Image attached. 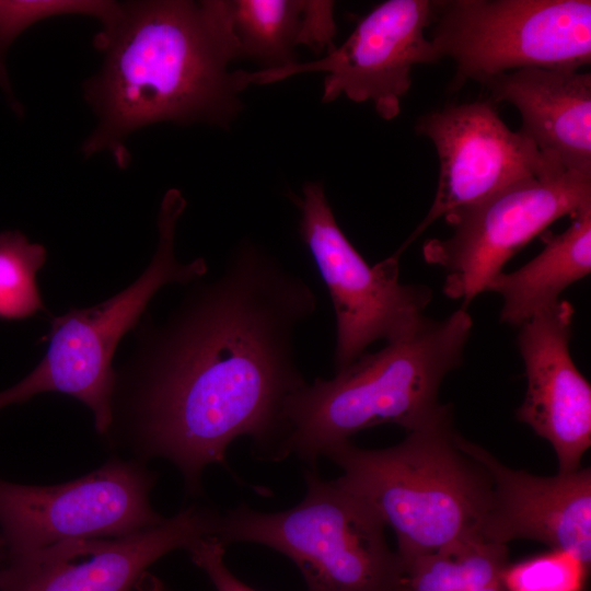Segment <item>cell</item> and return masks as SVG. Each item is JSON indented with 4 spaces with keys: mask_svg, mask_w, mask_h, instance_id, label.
Instances as JSON below:
<instances>
[{
    "mask_svg": "<svg viewBox=\"0 0 591 591\" xmlns=\"http://www.w3.org/2000/svg\"><path fill=\"white\" fill-rule=\"evenodd\" d=\"M162 323L139 322L138 345L115 390L144 455L171 461L189 494L230 444L252 440L277 462L286 409L308 382L297 363V329L316 312L306 281L259 245L241 242L222 271L199 278Z\"/></svg>",
    "mask_w": 591,
    "mask_h": 591,
    "instance_id": "6da1fadb",
    "label": "cell"
},
{
    "mask_svg": "<svg viewBox=\"0 0 591 591\" xmlns=\"http://www.w3.org/2000/svg\"><path fill=\"white\" fill-rule=\"evenodd\" d=\"M94 46L104 61L83 84L99 119L85 157L107 151L126 169L134 131L160 121L228 127L242 109L244 90L229 70L239 50L228 0L119 3Z\"/></svg>",
    "mask_w": 591,
    "mask_h": 591,
    "instance_id": "7a4b0ae2",
    "label": "cell"
},
{
    "mask_svg": "<svg viewBox=\"0 0 591 591\" xmlns=\"http://www.w3.org/2000/svg\"><path fill=\"white\" fill-rule=\"evenodd\" d=\"M473 328L465 309L442 320L425 316L402 338L358 357L329 379L316 378L290 398L280 461L294 455L314 466L333 447L382 424L407 432L442 415L444 378L463 363Z\"/></svg>",
    "mask_w": 591,
    "mask_h": 591,
    "instance_id": "3957f363",
    "label": "cell"
},
{
    "mask_svg": "<svg viewBox=\"0 0 591 591\" xmlns=\"http://www.w3.org/2000/svg\"><path fill=\"white\" fill-rule=\"evenodd\" d=\"M456 433L450 406L396 445L371 450L346 441L324 455L343 471L339 483L394 531L403 564L485 541L490 477L459 448Z\"/></svg>",
    "mask_w": 591,
    "mask_h": 591,
    "instance_id": "277c9868",
    "label": "cell"
},
{
    "mask_svg": "<svg viewBox=\"0 0 591 591\" xmlns=\"http://www.w3.org/2000/svg\"><path fill=\"white\" fill-rule=\"evenodd\" d=\"M305 494L296 506L260 512L237 506L220 517L217 537L254 543L285 555L306 591H406L404 564L376 514L338 479L304 471Z\"/></svg>",
    "mask_w": 591,
    "mask_h": 591,
    "instance_id": "5b68a950",
    "label": "cell"
},
{
    "mask_svg": "<svg viewBox=\"0 0 591 591\" xmlns=\"http://www.w3.org/2000/svg\"><path fill=\"white\" fill-rule=\"evenodd\" d=\"M185 208L181 190L165 193L157 219L158 245L143 273L112 298L54 317L44 357L25 378L0 392V409L40 393H62L90 408L99 433L109 431L116 385L112 364L121 338L137 326L162 287L186 286L208 270L204 258L181 263L175 255L176 227Z\"/></svg>",
    "mask_w": 591,
    "mask_h": 591,
    "instance_id": "8992f818",
    "label": "cell"
},
{
    "mask_svg": "<svg viewBox=\"0 0 591 591\" xmlns=\"http://www.w3.org/2000/svg\"><path fill=\"white\" fill-rule=\"evenodd\" d=\"M431 42L456 66L452 90L524 68L591 62L590 0H433Z\"/></svg>",
    "mask_w": 591,
    "mask_h": 591,
    "instance_id": "52a82bcc",
    "label": "cell"
},
{
    "mask_svg": "<svg viewBox=\"0 0 591 591\" xmlns=\"http://www.w3.org/2000/svg\"><path fill=\"white\" fill-rule=\"evenodd\" d=\"M299 233L324 282L336 318L335 372L378 340L410 333L426 316L432 291L399 281V255L371 266L338 225L323 184L308 182L297 199Z\"/></svg>",
    "mask_w": 591,
    "mask_h": 591,
    "instance_id": "ba28073f",
    "label": "cell"
},
{
    "mask_svg": "<svg viewBox=\"0 0 591 591\" xmlns=\"http://www.w3.org/2000/svg\"><path fill=\"white\" fill-rule=\"evenodd\" d=\"M589 205L591 177L563 170L529 178L444 218L453 233L427 240L422 256L444 270L443 293L465 309L533 237Z\"/></svg>",
    "mask_w": 591,
    "mask_h": 591,
    "instance_id": "9c48e42d",
    "label": "cell"
},
{
    "mask_svg": "<svg viewBox=\"0 0 591 591\" xmlns=\"http://www.w3.org/2000/svg\"><path fill=\"white\" fill-rule=\"evenodd\" d=\"M155 477L142 464L113 460L72 482L28 486L0 479L2 542L14 557L83 538H114L161 523L150 505Z\"/></svg>",
    "mask_w": 591,
    "mask_h": 591,
    "instance_id": "30bf717a",
    "label": "cell"
},
{
    "mask_svg": "<svg viewBox=\"0 0 591 591\" xmlns=\"http://www.w3.org/2000/svg\"><path fill=\"white\" fill-rule=\"evenodd\" d=\"M432 0H389L376 5L339 46L313 61L278 69L239 70L245 90L252 84L274 83L294 74L325 72L322 102L344 95L371 102L381 118L401 112L402 99L412 85L416 65L434 63L440 57L425 31L431 25Z\"/></svg>",
    "mask_w": 591,
    "mask_h": 591,
    "instance_id": "8fae6325",
    "label": "cell"
},
{
    "mask_svg": "<svg viewBox=\"0 0 591 591\" xmlns=\"http://www.w3.org/2000/svg\"><path fill=\"white\" fill-rule=\"evenodd\" d=\"M415 130L433 143L439 176L432 205L395 252L399 256L436 220L522 181L564 170L522 134L511 130L490 100L431 111L418 118Z\"/></svg>",
    "mask_w": 591,
    "mask_h": 591,
    "instance_id": "7c38bea8",
    "label": "cell"
},
{
    "mask_svg": "<svg viewBox=\"0 0 591 591\" xmlns=\"http://www.w3.org/2000/svg\"><path fill=\"white\" fill-rule=\"evenodd\" d=\"M220 515L194 505L130 535L70 540L10 557L0 591H131L162 556L217 536Z\"/></svg>",
    "mask_w": 591,
    "mask_h": 591,
    "instance_id": "4fadbf2b",
    "label": "cell"
},
{
    "mask_svg": "<svg viewBox=\"0 0 591 591\" xmlns=\"http://www.w3.org/2000/svg\"><path fill=\"white\" fill-rule=\"evenodd\" d=\"M573 316L561 299L518 326L517 335L526 391L515 417L552 444L558 473L580 468L591 445V386L570 354Z\"/></svg>",
    "mask_w": 591,
    "mask_h": 591,
    "instance_id": "5bb4252c",
    "label": "cell"
},
{
    "mask_svg": "<svg viewBox=\"0 0 591 591\" xmlns=\"http://www.w3.org/2000/svg\"><path fill=\"white\" fill-rule=\"evenodd\" d=\"M459 448L479 463L491 482L489 510L483 529L487 542L529 540L591 561V471L578 468L536 476L500 463L459 432Z\"/></svg>",
    "mask_w": 591,
    "mask_h": 591,
    "instance_id": "9a60e30c",
    "label": "cell"
},
{
    "mask_svg": "<svg viewBox=\"0 0 591 591\" xmlns=\"http://www.w3.org/2000/svg\"><path fill=\"white\" fill-rule=\"evenodd\" d=\"M494 103L512 104L519 130L564 170L591 177V74L578 70L524 68L480 83Z\"/></svg>",
    "mask_w": 591,
    "mask_h": 591,
    "instance_id": "2e32d148",
    "label": "cell"
},
{
    "mask_svg": "<svg viewBox=\"0 0 591 591\" xmlns=\"http://www.w3.org/2000/svg\"><path fill=\"white\" fill-rule=\"evenodd\" d=\"M230 9L239 57L259 63L260 69L298 62L299 45L315 53L335 47L333 1L234 0Z\"/></svg>",
    "mask_w": 591,
    "mask_h": 591,
    "instance_id": "e0dca14e",
    "label": "cell"
},
{
    "mask_svg": "<svg viewBox=\"0 0 591 591\" xmlns=\"http://www.w3.org/2000/svg\"><path fill=\"white\" fill-rule=\"evenodd\" d=\"M591 271V205L571 217L564 232L548 235L543 250L519 269L495 276L486 291L502 298L500 322L520 326L556 304L566 288Z\"/></svg>",
    "mask_w": 591,
    "mask_h": 591,
    "instance_id": "ac0fdd59",
    "label": "cell"
},
{
    "mask_svg": "<svg viewBox=\"0 0 591 591\" xmlns=\"http://www.w3.org/2000/svg\"><path fill=\"white\" fill-rule=\"evenodd\" d=\"M46 259V248L22 232H0V320L21 321L45 310L36 275Z\"/></svg>",
    "mask_w": 591,
    "mask_h": 591,
    "instance_id": "d6986e66",
    "label": "cell"
},
{
    "mask_svg": "<svg viewBox=\"0 0 591 591\" xmlns=\"http://www.w3.org/2000/svg\"><path fill=\"white\" fill-rule=\"evenodd\" d=\"M118 5L103 0H0V86L19 115L22 107L13 97L5 69L7 51L13 42L35 23L53 16L88 15L104 24L115 15Z\"/></svg>",
    "mask_w": 591,
    "mask_h": 591,
    "instance_id": "ffe728a7",
    "label": "cell"
},
{
    "mask_svg": "<svg viewBox=\"0 0 591 591\" xmlns=\"http://www.w3.org/2000/svg\"><path fill=\"white\" fill-rule=\"evenodd\" d=\"M588 570L575 554L551 549L509 564L503 582L507 591H581Z\"/></svg>",
    "mask_w": 591,
    "mask_h": 591,
    "instance_id": "44dd1931",
    "label": "cell"
},
{
    "mask_svg": "<svg viewBox=\"0 0 591 591\" xmlns=\"http://www.w3.org/2000/svg\"><path fill=\"white\" fill-rule=\"evenodd\" d=\"M459 559L461 591H507L503 573L509 565L506 544L476 540L455 547Z\"/></svg>",
    "mask_w": 591,
    "mask_h": 591,
    "instance_id": "7402d4cb",
    "label": "cell"
},
{
    "mask_svg": "<svg viewBox=\"0 0 591 591\" xmlns=\"http://www.w3.org/2000/svg\"><path fill=\"white\" fill-rule=\"evenodd\" d=\"M456 546L404 564L406 591H461Z\"/></svg>",
    "mask_w": 591,
    "mask_h": 591,
    "instance_id": "603a6c76",
    "label": "cell"
},
{
    "mask_svg": "<svg viewBox=\"0 0 591 591\" xmlns=\"http://www.w3.org/2000/svg\"><path fill=\"white\" fill-rule=\"evenodd\" d=\"M188 552L193 563L207 575L216 591H256L228 568L224 561L225 545L217 536L199 540Z\"/></svg>",
    "mask_w": 591,
    "mask_h": 591,
    "instance_id": "cb8c5ba5",
    "label": "cell"
},
{
    "mask_svg": "<svg viewBox=\"0 0 591 591\" xmlns=\"http://www.w3.org/2000/svg\"><path fill=\"white\" fill-rule=\"evenodd\" d=\"M139 591H163L165 586L157 577L146 573L137 586Z\"/></svg>",
    "mask_w": 591,
    "mask_h": 591,
    "instance_id": "d4e9b609",
    "label": "cell"
},
{
    "mask_svg": "<svg viewBox=\"0 0 591 591\" xmlns=\"http://www.w3.org/2000/svg\"><path fill=\"white\" fill-rule=\"evenodd\" d=\"M164 591H169V590L166 589V587L164 588Z\"/></svg>",
    "mask_w": 591,
    "mask_h": 591,
    "instance_id": "484cf974",
    "label": "cell"
},
{
    "mask_svg": "<svg viewBox=\"0 0 591 591\" xmlns=\"http://www.w3.org/2000/svg\"><path fill=\"white\" fill-rule=\"evenodd\" d=\"M1 542H2V541L0 540V545L2 544Z\"/></svg>",
    "mask_w": 591,
    "mask_h": 591,
    "instance_id": "4316f807",
    "label": "cell"
}]
</instances>
